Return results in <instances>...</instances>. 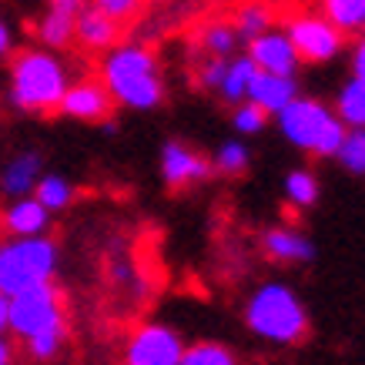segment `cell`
<instances>
[{
    "label": "cell",
    "instance_id": "obj_1",
    "mask_svg": "<svg viewBox=\"0 0 365 365\" xmlns=\"http://www.w3.org/2000/svg\"><path fill=\"white\" fill-rule=\"evenodd\" d=\"M7 329L24 342V349H27L34 362H51V359L61 355V349L67 342V315L64 295L54 285V278L11 295Z\"/></svg>",
    "mask_w": 365,
    "mask_h": 365
},
{
    "label": "cell",
    "instance_id": "obj_2",
    "mask_svg": "<svg viewBox=\"0 0 365 365\" xmlns=\"http://www.w3.org/2000/svg\"><path fill=\"white\" fill-rule=\"evenodd\" d=\"M101 81L111 91L114 101H121L134 111H151L165 101V84H161V71H158V57L141 44L114 47L104 57L101 67Z\"/></svg>",
    "mask_w": 365,
    "mask_h": 365
},
{
    "label": "cell",
    "instance_id": "obj_3",
    "mask_svg": "<svg viewBox=\"0 0 365 365\" xmlns=\"http://www.w3.org/2000/svg\"><path fill=\"white\" fill-rule=\"evenodd\" d=\"M67 91L64 64L47 51L24 47L11 57V101L27 114H57Z\"/></svg>",
    "mask_w": 365,
    "mask_h": 365
},
{
    "label": "cell",
    "instance_id": "obj_4",
    "mask_svg": "<svg viewBox=\"0 0 365 365\" xmlns=\"http://www.w3.org/2000/svg\"><path fill=\"white\" fill-rule=\"evenodd\" d=\"M245 322L258 339L275 345H299L309 339V312L288 285H262L252 295Z\"/></svg>",
    "mask_w": 365,
    "mask_h": 365
},
{
    "label": "cell",
    "instance_id": "obj_5",
    "mask_svg": "<svg viewBox=\"0 0 365 365\" xmlns=\"http://www.w3.org/2000/svg\"><path fill=\"white\" fill-rule=\"evenodd\" d=\"M278 121H282V131L295 148L312 151L319 158H332L339 151V144H342L345 131H349L339 121V114H332L319 101L299 98V94L278 111Z\"/></svg>",
    "mask_w": 365,
    "mask_h": 365
},
{
    "label": "cell",
    "instance_id": "obj_6",
    "mask_svg": "<svg viewBox=\"0 0 365 365\" xmlns=\"http://www.w3.org/2000/svg\"><path fill=\"white\" fill-rule=\"evenodd\" d=\"M57 272V245L44 235H27L0 245V292L17 295L24 288L51 282Z\"/></svg>",
    "mask_w": 365,
    "mask_h": 365
},
{
    "label": "cell",
    "instance_id": "obj_7",
    "mask_svg": "<svg viewBox=\"0 0 365 365\" xmlns=\"http://www.w3.org/2000/svg\"><path fill=\"white\" fill-rule=\"evenodd\" d=\"M288 41L295 47L299 61L305 64H325L332 61L345 44V34L325 21V17H295L288 24Z\"/></svg>",
    "mask_w": 365,
    "mask_h": 365
},
{
    "label": "cell",
    "instance_id": "obj_8",
    "mask_svg": "<svg viewBox=\"0 0 365 365\" xmlns=\"http://www.w3.org/2000/svg\"><path fill=\"white\" fill-rule=\"evenodd\" d=\"M185 342L168 325H138L128 339L121 365H178Z\"/></svg>",
    "mask_w": 365,
    "mask_h": 365
},
{
    "label": "cell",
    "instance_id": "obj_9",
    "mask_svg": "<svg viewBox=\"0 0 365 365\" xmlns=\"http://www.w3.org/2000/svg\"><path fill=\"white\" fill-rule=\"evenodd\" d=\"M57 111L67 118H78V121L101 124L114 114V98L104 88V81H78V84H67Z\"/></svg>",
    "mask_w": 365,
    "mask_h": 365
},
{
    "label": "cell",
    "instance_id": "obj_10",
    "mask_svg": "<svg viewBox=\"0 0 365 365\" xmlns=\"http://www.w3.org/2000/svg\"><path fill=\"white\" fill-rule=\"evenodd\" d=\"M248 57H252V64L258 71H268V74H282V78H295V71H299V54H295V47L288 41V34H258L248 41Z\"/></svg>",
    "mask_w": 365,
    "mask_h": 365
},
{
    "label": "cell",
    "instance_id": "obj_11",
    "mask_svg": "<svg viewBox=\"0 0 365 365\" xmlns=\"http://www.w3.org/2000/svg\"><path fill=\"white\" fill-rule=\"evenodd\" d=\"M161 175H165L168 188H188L195 181H205L211 175V161L201 158L198 151H191L188 144L181 141H168L161 151Z\"/></svg>",
    "mask_w": 365,
    "mask_h": 365
},
{
    "label": "cell",
    "instance_id": "obj_12",
    "mask_svg": "<svg viewBox=\"0 0 365 365\" xmlns=\"http://www.w3.org/2000/svg\"><path fill=\"white\" fill-rule=\"evenodd\" d=\"M124 24L104 17L101 11H94L91 4H84L78 14H74V41H78L84 51H111L118 41H121Z\"/></svg>",
    "mask_w": 365,
    "mask_h": 365
},
{
    "label": "cell",
    "instance_id": "obj_13",
    "mask_svg": "<svg viewBox=\"0 0 365 365\" xmlns=\"http://www.w3.org/2000/svg\"><path fill=\"white\" fill-rule=\"evenodd\" d=\"M295 94H299L295 78H282V74H268V71H255L248 81V91H245V98L255 101L258 108H265L268 114H278Z\"/></svg>",
    "mask_w": 365,
    "mask_h": 365
},
{
    "label": "cell",
    "instance_id": "obj_14",
    "mask_svg": "<svg viewBox=\"0 0 365 365\" xmlns=\"http://www.w3.org/2000/svg\"><path fill=\"white\" fill-rule=\"evenodd\" d=\"M51 225V211L37 198H17L11 208L0 215V228L11 238H27V235H44Z\"/></svg>",
    "mask_w": 365,
    "mask_h": 365
},
{
    "label": "cell",
    "instance_id": "obj_15",
    "mask_svg": "<svg viewBox=\"0 0 365 365\" xmlns=\"http://www.w3.org/2000/svg\"><path fill=\"white\" fill-rule=\"evenodd\" d=\"M265 255L272 262H282V265H299V262H312L315 258V248L305 235L292 232V228H272L265 232Z\"/></svg>",
    "mask_w": 365,
    "mask_h": 365
},
{
    "label": "cell",
    "instance_id": "obj_16",
    "mask_svg": "<svg viewBox=\"0 0 365 365\" xmlns=\"http://www.w3.org/2000/svg\"><path fill=\"white\" fill-rule=\"evenodd\" d=\"M37 178H41V155L37 151H24V155H17L7 165L4 178H0V188L7 191V195H14V198H21V195L34 191Z\"/></svg>",
    "mask_w": 365,
    "mask_h": 365
},
{
    "label": "cell",
    "instance_id": "obj_17",
    "mask_svg": "<svg viewBox=\"0 0 365 365\" xmlns=\"http://www.w3.org/2000/svg\"><path fill=\"white\" fill-rule=\"evenodd\" d=\"M325 21L352 37L365 24V0H325Z\"/></svg>",
    "mask_w": 365,
    "mask_h": 365
},
{
    "label": "cell",
    "instance_id": "obj_18",
    "mask_svg": "<svg viewBox=\"0 0 365 365\" xmlns=\"http://www.w3.org/2000/svg\"><path fill=\"white\" fill-rule=\"evenodd\" d=\"M339 121L345 128L365 124V78H352L339 94Z\"/></svg>",
    "mask_w": 365,
    "mask_h": 365
},
{
    "label": "cell",
    "instance_id": "obj_19",
    "mask_svg": "<svg viewBox=\"0 0 365 365\" xmlns=\"http://www.w3.org/2000/svg\"><path fill=\"white\" fill-rule=\"evenodd\" d=\"M255 71H258V67L252 64V57L232 61V64L225 67V78H222V84H218V94H222L225 101H232V104L245 101V91H248V81H252Z\"/></svg>",
    "mask_w": 365,
    "mask_h": 365
},
{
    "label": "cell",
    "instance_id": "obj_20",
    "mask_svg": "<svg viewBox=\"0 0 365 365\" xmlns=\"http://www.w3.org/2000/svg\"><path fill=\"white\" fill-rule=\"evenodd\" d=\"M37 37H41L47 47H67L74 41V14L47 11L44 21L37 24Z\"/></svg>",
    "mask_w": 365,
    "mask_h": 365
},
{
    "label": "cell",
    "instance_id": "obj_21",
    "mask_svg": "<svg viewBox=\"0 0 365 365\" xmlns=\"http://www.w3.org/2000/svg\"><path fill=\"white\" fill-rule=\"evenodd\" d=\"M34 191H37V201H41L47 211H61V208H67V205L74 201V185L64 181V178H57V175L37 178Z\"/></svg>",
    "mask_w": 365,
    "mask_h": 365
},
{
    "label": "cell",
    "instance_id": "obj_22",
    "mask_svg": "<svg viewBox=\"0 0 365 365\" xmlns=\"http://www.w3.org/2000/svg\"><path fill=\"white\" fill-rule=\"evenodd\" d=\"M178 365H238V359L232 355V349L218 342H198L191 349H181Z\"/></svg>",
    "mask_w": 365,
    "mask_h": 365
},
{
    "label": "cell",
    "instance_id": "obj_23",
    "mask_svg": "<svg viewBox=\"0 0 365 365\" xmlns=\"http://www.w3.org/2000/svg\"><path fill=\"white\" fill-rule=\"evenodd\" d=\"M285 195L295 208H312L319 201V178L312 171H292L285 178Z\"/></svg>",
    "mask_w": 365,
    "mask_h": 365
},
{
    "label": "cell",
    "instance_id": "obj_24",
    "mask_svg": "<svg viewBox=\"0 0 365 365\" xmlns=\"http://www.w3.org/2000/svg\"><path fill=\"white\" fill-rule=\"evenodd\" d=\"M245 168H248V148H245L242 141H225L222 148H218L215 161H211V171H218V175H225V178L242 175Z\"/></svg>",
    "mask_w": 365,
    "mask_h": 365
},
{
    "label": "cell",
    "instance_id": "obj_25",
    "mask_svg": "<svg viewBox=\"0 0 365 365\" xmlns=\"http://www.w3.org/2000/svg\"><path fill=\"white\" fill-rule=\"evenodd\" d=\"M335 158H339V161H342L352 175H362V171H365V134H362V128L345 131V138H342V144H339Z\"/></svg>",
    "mask_w": 365,
    "mask_h": 365
},
{
    "label": "cell",
    "instance_id": "obj_26",
    "mask_svg": "<svg viewBox=\"0 0 365 365\" xmlns=\"http://www.w3.org/2000/svg\"><path fill=\"white\" fill-rule=\"evenodd\" d=\"M268 27H272V14H268L262 4H248V7H242L238 17H235V34H242L245 41L265 34Z\"/></svg>",
    "mask_w": 365,
    "mask_h": 365
},
{
    "label": "cell",
    "instance_id": "obj_27",
    "mask_svg": "<svg viewBox=\"0 0 365 365\" xmlns=\"http://www.w3.org/2000/svg\"><path fill=\"white\" fill-rule=\"evenodd\" d=\"M235 41H238V34H235L232 24H208L205 34H201V47L215 57H225L235 51Z\"/></svg>",
    "mask_w": 365,
    "mask_h": 365
},
{
    "label": "cell",
    "instance_id": "obj_28",
    "mask_svg": "<svg viewBox=\"0 0 365 365\" xmlns=\"http://www.w3.org/2000/svg\"><path fill=\"white\" fill-rule=\"evenodd\" d=\"M94 11H101L104 17H111V21L124 24L131 21V17H138L144 7V0H88Z\"/></svg>",
    "mask_w": 365,
    "mask_h": 365
},
{
    "label": "cell",
    "instance_id": "obj_29",
    "mask_svg": "<svg viewBox=\"0 0 365 365\" xmlns=\"http://www.w3.org/2000/svg\"><path fill=\"white\" fill-rule=\"evenodd\" d=\"M265 124H268V111L258 108L255 101H248V104H242V108L235 111V128L242 134H258Z\"/></svg>",
    "mask_w": 365,
    "mask_h": 365
},
{
    "label": "cell",
    "instance_id": "obj_30",
    "mask_svg": "<svg viewBox=\"0 0 365 365\" xmlns=\"http://www.w3.org/2000/svg\"><path fill=\"white\" fill-rule=\"evenodd\" d=\"M225 67H228V61H225V57L208 54V61H205V64H201V71H198V81L205 84V88L218 91V84H222V78H225Z\"/></svg>",
    "mask_w": 365,
    "mask_h": 365
},
{
    "label": "cell",
    "instance_id": "obj_31",
    "mask_svg": "<svg viewBox=\"0 0 365 365\" xmlns=\"http://www.w3.org/2000/svg\"><path fill=\"white\" fill-rule=\"evenodd\" d=\"M88 0H51V11H64V14H78Z\"/></svg>",
    "mask_w": 365,
    "mask_h": 365
},
{
    "label": "cell",
    "instance_id": "obj_32",
    "mask_svg": "<svg viewBox=\"0 0 365 365\" xmlns=\"http://www.w3.org/2000/svg\"><path fill=\"white\" fill-rule=\"evenodd\" d=\"M7 322H11V295L0 292V335L7 332Z\"/></svg>",
    "mask_w": 365,
    "mask_h": 365
},
{
    "label": "cell",
    "instance_id": "obj_33",
    "mask_svg": "<svg viewBox=\"0 0 365 365\" xmlns=\"http://www.w3.org/2000/svg\"><path fill=\"white\" fill-rule=\"evenodd\" d=\"M352 78H365V47H362V44L355 47V57H352Z\"/></svg>",
    "mask_w": 365,
    "mask_h": 365
},
{
    "label": "cell",
    "instance_id": "obj_34",
    "mask_svg": "<svg viewBox=\"0 0 365 365\" xmlns=\"http://www.w3.org/2000/svg\"><path fill=\"white\" fill-rule=\"evenodd\" d=\"M14 362V349H11V342L0 335V365H11Z\"/></svg>",
    "mask_w": 365,
    "mask_h": 365
},
{
    "label": "cell",
    "instance_id": "obj_35",
    "mask_svg": "<svg viewBox=\"0 0 365 365\" xmlns=\"http://www.w3.org/2000/svg\"><path fill=\"white\" fill-rule=\"evenodd\" d=\"M7 51H11V31H7V27L0 24V57L7 54Z\"/></svg>",
    "mask_w": 365,
    "mask_h": 365
}]
</instances>
